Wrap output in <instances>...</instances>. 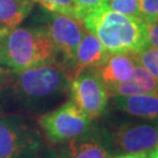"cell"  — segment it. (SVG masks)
<instances>
[{
	"label": "cell",
	"instance_id": "cell-13",
	"mask_svg": "<svg viewBox=\"0 0 158 158\" xmlns=\"http://www.w3.org/2000/svg\"><path fill=\"white\" fill-rule=\"evenodd\" d=\"M114 98L117 109L130 116L147 121H158V95L156 94H137Z\"/></svg>",
	"mask_w": 158,
	"mask_h": 158
},
{
	"label": "cell",
	"instance_id": "cell-15",
	"mask_svg": "<svg viewBox=\"0 0 158 158\" xmlns=\"http://www.w3.org/2000/svg\"><path fill=\"white\" fill-rule=\"evenodd\" d=\"M38 2L46 11L53 13H61L77 19V5L75 0H33Z\"/></svg>",
	"mask_w": 158,
	"mask_h": 158
},
{
	"label": "cell",
	"instance_id": "cell-8",
	"mask_svg": "<svg viewBox=\"0 0 158 158\" xmlns=\"http://www.w3.org/2000/svg\"><path fill=\"white\" fill-rule=\"evenodd\" d=\"M110 141L123 153H149L158 149V121L123 123L113 132Z\"/></svg>",
	"mask_w": 158,
	"mask_h": 158
},
{
	"label": "cell",
	"instance_id": "cell-7",
	"mask_svg": "<svg viewBox=\"0 0 158 158\" xmlns=\"http://www.w3.org/2000/svg\"><path fill=\"white\" fill-rule=\"evenodd\" d=\"M70 101L94 119L106 110L109 100L107 87L95 70H87L70 82Z\"/></svg>",
	"mask_w": 158,
	"mask_h": 158
},
{
	"label": "cell",
	"instance_id": "cell-12",
	"mask_svg": "<svg viewBox=\"0 0 158 158\" xmlns=\"http://www.w3.org/2000/svg\"><path fill=\"white\" fill-rule=\"evenodd\" d=\"M60 158H111L108 145L101 137L85 135L76 137L61 149Z\"/></svg>",
	"mask_w": 158,
	"mask_h": 158
},
{
	"label": "cell",
	"instance_id": "cell-19",
	"mask_svg": "<svg viewBox=\"0 0 158 158\" xmlns=\"http://www.w3.org/2000/svg\"><path fill=\"white\" fill-rule=\"evenodd\" d=\"M147 42L148 46L158 48V21L147 23Z\"/></svg>",
	"mask_w": 158,
	"mask_h": 158
},
{
	"label": "cell",
	"instance_id": "cell-2",
	"mask_svg": "<svg viewBox=\"0 0 158 158\" xmlns=\"http://www.w3.org/2000/svg\"><path fill=\"white\" fill-rule=\"evenodd\" d=\"M11 80V88L19 104L35 113L45 111L62 101L70 87L61 63L14 72Z\"/></svg>",
	"mask_w": 158,
	"mask_h": 158
},
{
	"label": "cell",
	"instance_id": "cell-9",
	"mask_svg": "<svg viewBox=\"0 0 158 158\" xmlns=\"http://www.w3.org/2000/svg\"><path fill=\"white\" fill-rule=\"evenodd\" d=\"M107 51L100 40L90 32H85L80 41L72 67L68 72V79L72 82L80 74L87 70H96L108 57Z\"/></svg>",
	"mask_w": 158,
	"mask_h": 158
},
{
	"label": "cell",
	"instance_id": "cell-22",
	"mask_svg": "<svg viewBox=\"0 0 158 158\" xmlns=\"http://www.w3.org/2000/svg\"><path fill=\"white\" fill-rule=\"evenodd\" d=\"M147 153H119L114 158H145Z\"/></svg>",
	"mask_w": 158,
	"mask_h": 158
},
{
	"label": "cell",
	"instance_id": "cell-18",
	"mask_svg": "<svg viewBox=\"0 0 158 158\" xmlns=\"http://www.w3.org/2000/svg\"><path fill=\"white\" fill-rule=\"evenodd\" d=\"M139 14L145 23L158 21V0H138Z\"/></svg>",
	"mask_w": 158,
	"mask_h": 158
},
{
	"label": "cell",
	"instance_id": "cell-16",
	"mask_svg": "<svg viewBox=\"0 0 158 158\" xmlns=\"http://www.w3.org/2000/svg\"><path fill=\"white\" fill-rule=\"evenodd\" d=\"M136 60L158 81V48L147 46L136 55Z\"/></svg>",
	"mask_w": 158,
	"mask_h": 158
},
{
	"label": "cell",
	"instance_id": "cell-17",
	"mask_svg": "<svg viewBox=\"0 0 158 158\" xmlns=\"http://www.w3.org/2000/svg\"><path fill=\"white\" fill-rule=\"evenodd\" d=\"M104 5L109 10L128 15V17L141 18L138 0H107Z\"/></svg>",
	"mask_w": 158,
	"mask_h": 158
},
{
	"label": "cell",
	"instance_id": "cell-3",
	"mask_svg": "<svg viewBox=\"0 0 158 158\" xmlns=\"http://www.w3.org/2000/svg\"><path fill=\"white\" fill-rule=\"evenodd\" d=\"M0 63L13 72L56 63V49L44 26L15 28L0 38Z\"/></svg>",
	"mask_w": 158,
	"mask_h": 158
},
{
	"label": "cell",
	"instance_id": "cell-5",
	"mask_svg": "<svg viewBox=\"0 0 158 158\" xmlns=\"http://www.w3.org/2000/svg\"><path fill=\"white\" fill-rule=\"evenodd\" d=\"M91 119L72 101L40 116L39 125L54 144L72 141L89 131Z\"/></svg>",
	"mask_w": 158,
	"mask_h": 158
},
{
	"label": "cell",
	"instance_id": "cell-11",
	"mask_svg": "<svg viewBox=\"0 0 158 158\" xmlns=\"http://www.w3.org/2000/svg\"><path fill=\"white\" fill-rule=\"evenodd\" d=\"M109 97L137 95V94H156L158 95V81L147 69L137 62L131 79L107 87Z\"/></svg>",
	"mask_w": 158,
	"mask_h": 158
},
{
	"label": "cell",
	"instance_id": "cell-14",
	"mask_svg": "<svg viewBox=\"0 0 158 158\" xmlns=\"http://www.w3.org/2000/svg\"><path fill=\"white\" fill-rule=\"evenodd\" d=\"M33 0H0V38L15 29L32 12Z\"/></svg>",
	"mask_w": 158,
	"mask_h": 158
},
{
	"label": "cell",
	"instance_id": "cell-21",
	"mask_svg": "<svg viewBox=\"0 0 158 158\" xmlns=\"http://www.w3.org/2000/svg\"><path fill=\"white\" fill-rule=\"evenodd\" d=\"M31 158H60V157H59V155H56V152L52 148L44 145L38 152L35 153L34 156H32Z\"/></svg>",
	"mask_w": 158,
	"mask_h": 158
},
{
	"label": "cell",
	"instance_id": "cell-4",
	"mask_svg": "<svg viewBox=\"0 0 158 158\" xmlns=\"http://www.w3.org/2000/svg\"><path fill=\"white\" fill-rule=\"evenodd\" d=\"M44 147L39 129L26 117H0V158H31Z\"/></svg>",
	"mask_w": 158,
	"mask_h": 158
},
{
	"label": "cell",
	"instance_id": "cell-10",
	"mask_svg": "<svg viewBox=\"0 0 158 158\" xmlns=\"http://www.w3.org/2000/svg\"><path fill=\"white\" fill-rule=\"evenodd\" d=\"M136 63V55L132 54H109L95 72L108 87L131 79Z\"/></svg>",
	"mask_w": 158,
	"mask_h": 158
},
{
	"label": "cell",
	"instance_id": "cell-1",
	"mask_svg": "<svg viewBox=\"0 0 158 158\" xmlns=\"http://www.w3.org/2000/svg\"><path fill=\"white\" fill-rule=\"evenodd\" d=\"M77 19L100 40L108 54L137 55L148 46L147 23L141 18L128 17L102 5L79 12Z\"/></svg>",
	"mask_w": 158,
	"mask_h": 158
},
{
	"label": "cell",
	"instance_id": "cell-6",
	"mask_svg": "<svg viewBox=\"0 0 158 158\" xmlns=\"http://www.w3.org/2000/svg\"><path fill=\"white\" fill-rule=\"evenodd\" d=\"M48 12V11H47ZM45 25H42L48 32L56 52H60L64 57L63 67L68 76L72 67L80 41L85 34V26L79 19L61 13H45Z\"/></svg>",
	"mask_w": 158,
	"mask_h": 158
},
{
	"label": "cell",
	"instance_id": "cell-20",
	"mask_svg": "<svg viewBox=\"0 0 158 158\" xmlns=\"http://www.w3.org/2000/svg\"><path fill=\"white\" fill-rule=\"evenodd\" d=\"M106 2L107 0H75V4L77 5V15H79V12L93 10L104 5Z\"/></svg>",
	"mask_w": 158,
	"mask_h": 158
},
{
	"label": "cell",
	"instance_id": "cell-23",
	"mask_svg": "<svg viewBox=\"0 0 158 158\" xmlns=\"http://www.w3.org/2000/svg\"><path fill=\"white\" fill-rule=\"evenodd\" d=\"M145 158H158V149H155V150L150 151L149 153H147Z\"/></svg>",
	"mask_w": 158,
	"mask_h": 158
}]
</instances>
